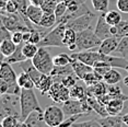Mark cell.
Wrapping results in <instances>:
<instances>
[{
	"mask_svg": "<svg viewBox=\"0 0 128 127\" xmlns=\"http://www.w3.org/2000/svg\"><path fill=\"white\" fill-rule=\"evenodd\" d=\"M20 100H21V118L20 120H25L28 115L34 111L44 112V110L40 108L38 101L36 99L35 92L33 89H22L21 94H20Z\"/></svg>",
	"mask_w": 128,
	"mask_h": 127,
	"instance_id": "6da1fadb",
	"label": "cell"
},
{
	"mask_svg": "<svg viewBox=\"0 0 128 127\" xmlns=\"http://www.w3.org/2000/svg\"><path fill=\"white\" fill-rule=\"evenodd\" d=\"M0 115H1L2 118L9 116V115L21 118V100H20V95L10 93L1 94Z\"/></svg>",
	"mask_w": 128,
	"mask_h": 127,
	"instance_id": "7a4b0ae2",
	"label": "cell"
},
{
	"mask_svg": "<svg viewBox=\"0 0 128 127\" xmlns=\"http://www.w3.org/2000/svg\"><path fill=\"white\" fill-rule=\"evenodd\" d=\"M102 43V40L95 34L94 30L88 28L77 33V42H76V50L79 52L91 50L98 48Z\"/></svg>",
	"mask_w": 128,
	"mask_h": 127,
	"instance_id": "3957f363",
	"label": "cell"
},
{
	"mask_svg": "<svg viewBox=\"0 0 128 127\" xmlns=\"http://www.w3.org/2000/svg\"><path fill=\"white\" fill-rule=\"evenodd\" d=\"M67 25L65 23H59L52 31H49L42 38L37 46L38 47H64V35H65Z\"/></svg>",
	"mask_w": 128,
	"mask_h": 127,
	"instance_id": "277c9868",
	"label": "cell"
},
{
	"mask_svg": "<svg viewBox=\"0 0 128 127\" xmlns=\"http://www.w3.org/2000/svg\"><path fill=\"white\" fill-rule=\"evenodd\" d=\"M62 110L65 112V115L67 117L74 116V115H88L93 111L88 102V98L84 100H76V99H69L62 103Z\"/></svg>",
	"mask_w": 128,
	"mask_h": 127,
	"instance_id": "5b68a950",
	"label": "cell"
},
{
	"mask_svg": "<svg viewBox=\"0 0 128 127\" xmlns=\"http://www.w3.org/2000/svg\"><path fill=\"white\" fill-rule=\"evenodd\" d=\"M32 62H33L34 66L44 74H50L55 67L54 58H52L50 54L45 50V47L38 48V52L33 57Z\"/></svg>",
	"mask_w": 128,
	"mask_h": 127,
	"instance_id": "8992f818",
	"label": "cell"
},
{
	"mask_svg": "<svg viewBox=\"0 0 128 127\" xmlns=\"http://www.w3.org/2000/svg\"><path fill=\"white\" fill-rule=\"evenodd\" d=\"M1 23L4 25L8 30L11 32L16 31H21V32H26L30 31V28H28L26 23H25L23 16L18 13H1Z\"/></svg>",
	"mask_w": 128,
	"mask_h": 127,
	"instance_id": "52a82bcc",
	"label": "cell"
},
{
	"mask_svg": "<svg viewBox=\"0 0 128 127\" xmlns=\"http://www.w3.org/2000/svg\"><path fill=\"white\" fill-rule=\"evenodd\" d=\"M43 117H44V120L48 127H56L66 120V115L62 108H59L57 105L47 106L44 110Z\"/></svg>",
	"mask_w": 128,
	"mask_h": 127,
	"instance_id": "ba28073f",
	"label": "cell"
},
{
	"mask_svg": "<svg viewBox=\"0 0 128 127\" xmlns=\"http://www.w3.org/2000/svg\"><path fill=\"white\" fill-rule=\"evenodd\" d=\"M47 95L55 103H62V104L70 99V89L67 88L62 82H54Z\"/></svg>",
	"mask_w": 128,
	"mask_h": 127,
	"instance_id": "9c48e42d",
	"label": "cell"
},
{
	"mask_svg": "<svg viewBox=\"0 0 128 127\" xmlns=\"http://www.w3.org/2000/svg\"><path fill=\"white\" fill-rule=\"evenodd\" d=\"M94 19H98L94 13L83 14V16H78V18L74 19L72 21L68 22L66 25H67V28H70L78 33V32L91 28L92 22H93Z\"/></svg>",
	"mask_w": 128,
	"mask_h": 127,
	"instance_id": "30bf717a",
	"label": "cell"
},
{
	"mask_svg": "<svg viewBox=\"0 0 128 127\" xmlns=\"http://www.w3.org/2000/svg\"><path fill=\"white\" fill-rule=\"evenodd\" d=\"M105 62L107 66L112 68H119V69H124L128 72V60L126 59V57H116V56H110V55H105V54H101L98 50V59L96 62Z\"/></svg>",
	"mask_w": 128,
	"mask_h": 127,
	"instance_id": "8fae6325",
	"label": "cell"
},
{
	"mask_svg": "<svg viewBox=\"0 0 128 127\" xmlns=\"http://www.w3.org/2000/svg\"><path fill=\"white\" fill-rule=\"evenodd\" d=\"M94 32L95 34L100 37V38L103 41V40H106L108 37L113 36L112 33V25H110L108 23L106 22L105 16H104V13H101L100 16H98L96 19V25L94 28Z\"/></svg>",
	"mask_w": 128,
	"mask_h": 127,
	"instance_id": "7c38bea8",
	"label": "cell"
},
{
	"mask_svg": "<svg viewBox=\"0 0 128 127\" xmlns=\"http://www.w3.org/2000/svg\"><path fill=\"white\" fill-rule=\"evenodd\" d=\"M0 79L7 82L9 86L18 83V77L16 74V71L13 70L11 64L4 60H2L1 66H0Z\"/></svg>",
	"mask_w": 128,
	"mask_h": 127,
	"instance_id": "4fadbf2b",
	"label": "cell"
},
{
	"mask_svg": "<svg viewBox=\"0 0 128 127\" xmlns=\"http://www.w3.org/2000/svg\"><path fill=\"white\" fill-rule=\"evenodd\" d=\"M19 67L21 68L24 72H26L28 76L31 77V79L34 81L35 86L40 82V80L42 79L43 74H44L40 72V71L35 67V66H34L32 59H26V60H24V62H20L19 64Z\"/></svg>",
	"mask_w": 128,
	"mask_h": 127,
	"instance_id": "5bb4252c",
	"label": "cell"
},
{
	"mask_svg": "<svg viewBox=\"0 0 128 127\" xmlns=\"http://www.w3.org/2000/svg\"><path fill=\"white\" fill-rule=\"evenodd\" d=\"M119 40L118 37L116 36H110L106 40H103L98 47V52L101 54H105V55H110L112 53L116 52V48L118 46V43H119Z\"/></svg>",
	"mask_w": 128,
	"mask_h": 127,
	"instance_id": "9a60e30c",
	"label": "cell"
},
{
	"mask_svg": "<svg viewBox=\"0 0 128 127\" xmlns=\"http://www.w3.org/2000/svg\"><path fill=\"white\" fill-rule=\"evenodd\" d=\"M71 66H72V69H74L76 76L79 78L80 80H82L89 72H92V71L94 70L93 67H91V66L86 65V64L80 62V60H78L76 58H72Z\"/></svg>",
	"mask_w": 128,
	"mask_h": 127,
	"instance_id": "2e32d148",
	"label": "cell"
},
{
	"mask_svg": "<svg viewBox=\"0 0 128 127\" xmlns=\"http://www.w3.org/2000/svg\"><path fill=\"white\" fill-rule=\"evenodd\" d=\"M43 14H44V11H43V9L40 7L30 4L28 7L26 11H25L24 16H26L32 23H34V24H36V25H40V20L43 18Z\"/></svg>",
	"mask_w": 128,
	"mask_h": 127,
	"instance_id": "e0dca14e",
	"label": "cell"
},
{
	"mask_svg": "<svg viewBox=\"0 0 128 127\" xmlns=\"http://www.w3.org/2000/svg\"><path fill=\"white\" fill-rule=\"evenodd\" d=\"M44 112L34 111L28 115V118L25 120V123L28 124V127H48L47 124L45 123L44 117H43Z\"/></svg>",
	"mask_w": 128,
	"mask_h": 127,
	"instance_id": "ac0fdd59",
	"label": "cell"
},
{
	"mask_svg": "<svg viewBox=\"0 0 128 127\" xmlns=\"http://www.w3.org/2000/svg\"><path fill=\"white\" fill-rule=\"evenodd\" d=\"M103 127H124L123 122V115H108L106 117L98 118Z\"/></svg>",
	"mask_w": 128,
	"mask_h": 127,
	"instance_id": "d6986e66",
	"label": "cell"
},
{
	"mask_svg": "<svg viewBox=\"0 0 128 127\" xmlns=\"http://www.w3.org/2000/svg\"><path fill=\"white\" fill-rule=\"evenodd\" d=\"M23 45H24V42L16 45V50H14V53L9 57H6L4 59V62L13 65V64H20V62H24V60H26L28 58L24 56V54H23Z\"/></svg>",
	"mask_w": 128,
	"mask_h": 127,
	"instance_id": "ffe728a7",
	"label": "cell"
},
{
	"mask_svg": "<svg viewBox=\"0 0 128 127\" xmlns=\"http://www.w3.org/2000/svg\"><path fill=\"white\" fill-rule=\"evenodd\" d=\"M107 83L104 82V81H100L98 83L93 86H88V95H92V96H95V98H100L102 95L106 94L107 93V90H108V86H106Z\"/></svg>",
	"mask_w": 128,
	"mask_h": 127,
	"instance_id": "44dd1931",
	"label": "cell"
},
{
	"mask_svg": "<svg viewBox=\"0 0 128 127\" xmlns=\"http://www.w3.org/2000/svg\"><path fill=\"white\" fill-rule=\"evenodd\" d=\"M124 78L120 74L119 71L116 70V68H110L107 72L104 74L103 77V81L106 82L108 86H115L118 82H120Z\"/></svg>",
	"mask_w": 128,
	"mask_h": 127,
	"instance_id": "7402d4cb",
	"label": "cell"
},
{
	"mask_svg": "<svg viewBox=\"0 0 128 127\" xmlns=\"http://www.w3.org/2000/svg\"><path fill=\"white\" fill-rule=\"evenodd\" d=\"M124 108L123 99H112L106 104V110L108 115H119Z\"/></svg>",
	"mask_w": 128,
	"mask_h": 127,
	"instance_id": "603a6c76",
	"label": "cell"
},
{
	"mask_svg": "<svg viewBox=\"0 0 128 127\" xmlns=\"http://www.w3.org/2000/svg\"><path fill=\"white\" fill-rule=\"evenodd\" d=\"M76 42H77V32L70 28H67L65 35H64V45L70 50H74Z\"/></svg>",
	"mask_w": 128,
	"mask_h": 127,
	"instance_id": "cb8c5ba5",
	"label": "cell"
},
{
	"mask_svg": "<svg viewBox=\"0 0 128 127\" xmlns=\"http://www.w3.org/2000/svg\"><path fill=\"white\" fill-rule=\"evenodd\" d=\"M53 84H54V78L50 74H43L42 79L35 86V88L37 90H40L42 94H44V93H48V91L50 90Z\"/></svg>",
	"mask_w": 128,
	"mask_h": 127,
	"instance_id": "d4e9b609",
	"label": "cell"
},
{
	"mask_svg": "<svg viewBox=\"0 0 128 127\" xmlns=\"http://www.w3.org/2000/svg\"><path fill=\"white\" fill-rule=\"evenodd\" d=\"M57 24V16L55 12H44L43 18L40 20V26L45 28H50L53 26H56Z\"/></svg>",
	"mask_w": 128,
	"mask_h": 127,
	"instance_id": "484cf974",
	"label": "cell"
},
{
	"mask_svg": "<svg viewBox=\"0 0 128 127\" xmlns=\"http://www.w3.org/2000/svg\"><path fill=\"white\" fill-rule=\"evenodd\" d=\"M70 98L76 100H84L88 98V90H86L83 86L77 83L72 88H70Z\"/></svg>",
	"mask_w": 128,
	"mask_h": 127,
	"instance_id": "4316f807",
	"label": "cell"
},
{
	"mask_svg": "<svg viewBox=\"0 0 128 127\" xmlns=\"http://www.w3.org/2000/svg\"><path fill=\"white\" fill-rule=\"evenodd\" d=\"M16 50V44L12 40H4L0 44V52H1L2 56L4 57L11 56Z\"/></svg>",
	"mask_w": 128,
	"mask_h": 127,
	"instance_id": "83f0119b",
	"label": "cell"
},
{
	"mask_svg": "<svg viewBox=\"0 0 128 127\" xmlns=\"http://www.w3.org/2000/svg\"><path fill=\"white\" fill-rule=\"evenodd\" d=\"M104 16H105L106 22L108 23L110 25H112V26H116L119 22L123 21L120 11H117V10H110V11H107L106 13H104Z\"/></svg>",
	"mask_w": 128,
	"mask_h": 127,
	"instance_id": "f1b7e54d",
	"label": "cell"
},
{
	"mask_svg": "<svg viewBox=\"0 0 128 127\" xmlns=\"http://www.w3.org/2000/svg\"><path fill=\"white\" fill-rule=\"evenodd\" d=\"M18 84L21 86L22 89H34L35 83L31 79V77L28 76L26 72H23L18 76Z\"/></svg>",
	"mask_w": 128,
	"mask_h": 127,
	"instance_id": "f546056e",
	"label": "cell"
},
{
	"mask_svg": "<svg viewBox=\"0 0 128 127\" xmlns=\"http://www.w3.org/2000/svg\"><path fill=\"white\" fill-rule=\"evenodd\" d=\"M38 46L36 44H33V43H28L24 42V45H23V54L28 59H33V57L36 55V53L38 52Z\"/></svg>",
	"mask_w": 128,
	"mask_h": 127,
	"instance_id": "4dcf8cb0",
	"label": "cell"
},
{
	"mask_svg": "<svg viewBox=\"0 0 128 127\" xmlns=\"http://www.w3.org/2000/svg\"><path fill=\"white\" fill-rule=\"evenodd\" d=\"M72 60L71 55H67L65 53L62 54H58L57 56L54 57V65L55 66H67V65H70Z\"/></svg>",
	"mask_w": 128,
	"mask_h": 127,
	"instance_id": "1f68e13d",
	"label": "cell"
},
{
	"mask_svg": "<svg viewBox=\"0 0 128 127\" xmlns=\"http://www.w3.org/2000/svg\"><path fill=\"white\" fill-rule=\"evenodd\" d=\"M92 6L96 12L106 13L108 9V0H91Z\"/></svg>",
	"mask_w": 128,
	"mask_h": 127,
	"instance_id": "d6a6232c",
	"label": "cell"
},
{
	"mask_svg": "<svg viewBox=\"0 0 128 127\" xmlns=\"http://www.w3.org/2000/svg\"><path fill=\"white\" fill-rule=\"evenodd\" d=\"M115 53L123 55V57H126L128 55V35L123 36L119 40L118 46H117V48H116Z\"/></svg>",
	"mask_w": 128,
	"mask_h": 127,
	"instance_id": "836d02e7",
	"label": "cell"
},
{
	"mask_svg": "<svg viewBox=\"0 0 128 127\" xmlns=\"http://www.w3.org/2000/svg\"><path fill=\"white\" fill-rule=\"evenodd\" d=\"M116 30H117L116 37H118V38L128 35V20H123L122 22H119L116 25Z\"/></svg>",
	"mask_w": 128,
	"mask_h": 127,
	"instance_id": "e575fe53",
	"label": "cell"
},
{
	"mask_svg": "<svg viewBox=\"0 0 128 127\" xmlns=\"http://www.w3.org/2000/svg\"><path fill=\"white\" fill-rule=\"evenodd\" d=\"M20 118L9 115V116H6L2 118L1 120V127H16V124L19 123Z\"/></svg>",
	"mask_w": 128,
	"mask_h": 127,
	"instance_id": "d590c367",
	"label": "cell"
},
{
	"mask_svg": "<svg viewBox=\"0 0 128 127\" xmlns=\"http://www.w3.org/2000/svg\"><path fill=\"white\" fill-rule=\"evenodd\" d=\"M72 126L74 127H103V125L98 120H90L84 122H76Z\"/></svg>",
	"mask_w": 128,
	"mask_h": 127,
	"instance_id": "8d00e7d4",
	"label": "cell"
},
{
	"mask_svg": "<svg viewBox=\"0 0 128 127\" xmlns=\"http://www.w3.org/2000/svg\"><path fill=\"white\" fill-rule=\"evenodd\" d=\"M67 9H68V7H67V1H62V2L57 4L56 10H55V14H56V16H57V21H59V20L65 16L67 12Z\"/></svg>",
	"mask_w": 128,
	"mask_h": 127,
	"instance_id": "74e56055",
	"label": "cell"
},
{
	"mask_svg": "<svg viewBox=\"0 0 128 127\" xmlns=\"http://www.w3.org/2000/svg\"><path fill=\"white\" fill-rule=\"evenodd\" d=\"M57 7V2L55 0H44L43 4H40V8L44 12H55Z\"/></svg>",
	"mask_w": 128,
	"mask_h": 127,
	"instance_id": "f35d334b",
	"label": "cell"
},
{
	"mask_svg": "<svg viewBox=\"0 0 128 127\" xmlns=\"http://www.w3.org/2000/svg\"><path fill=\"white\" fill-rule=\"evenodd\" d=\"M19 12V8L12 0H9L8 4H6L4 9L1 10V13H18Z\"/></svg>",
	"mask_w": 128,
	"mask_h": 127,
	"instance_id": "ab89813d",
	"label": "cell"
},
{
	"mask_svg": "<svg viewBox=\"0 0 128 127\" xmlns=\"http://www.w3.org/2000/svg\"><path fill=\"white\" fill-rule=\"evenodd\" d=\"M83 116V114H80V115H74V116H70V117H67L64 122L60 124V125H58L56 127H71L74 124L77 122V120L79 117Z\"/></svg>",
	"mask_w": 128,
	"mask_h": 127,
	"instance_id": "60d3db41",
	"label": "cell"
},
{
	"mask_svg": "<svg viewBox=\"0 0 128 127\" xmlns=\"http://www.w3.org/2000/svg\"><path fill=\"white\" fill-rule=\"evenodd\" d=\"M12 1L16 4V6H18L19 8V13L22 14V16H24L25 14V11H26L28 7L30 4H28V0H12Z\"/></svg>",
	"mask_w": 128,
	"mask_h": 127,
	"instance_id": "b9f144b4",
	"label": "cell"
},
{
	"mask_svg": "<svg viewBox=\"0 0 128 127\" xmlns=\"http://www.w3.org/2000/svg\"><path fill=\"white\" fill-rule=\"evenodd\" d=\"M11 38H12V33H11V31L8 30L1 23V26H0V40H1V42L4 41V40H11Z\"/></svg>",
	"mask_w": 128,
	"mask_h": 127,
	"instance_id": "7bdbcfd3",
	"label": "cell"
},
{
	"mask_svg": "<svg viewBox=\"0 0 128 127\" xmlns=\"http://www.w3.org/2000/svg\"><path fill=\"white\" fill-rule=\"evenodd\" d=\"M117 9L123 13H128V0H117Z\"/></svg>",
	"mask_w": 128,
	"mask_h": 127,
	"instance_id": "ee69618b",
	"label": "cell"
},
{
	"mask_svg": "<svg viewBox=\"0 0 128 127\" xmlns=\"http://www.w3.org/2000/svg\"><path fill=\"white\" fill-rule=\"evenodd\" d=\"M11 40H12L16 45L20 44V43H22L23 42V32H21V31L12 32V38Z\"/></svg>",
	"mask_w": 128,
	"mask_h": 127,
	"instance_id": "f6af8a7d",
	"label": "cell"
},
{
	"mask_svg": "<svg viewBox=\"0 0 128 127\" xmlns=\"http://www.w3.org/2000/svg\"><path fill=\"white\" fill-rule=\"evenodd\" d=\"M8 90H9V84L6 81H4V80L0 79V93L6 94L8 93Z\"/></svg>",
	"mask_w": 128,
	"mask_h": 127,
	"instance_id": "bcb514c9",
	"label": "cell"
},
{
	"mask_svg": "<svg viewBox=\"0 0 128 127\" xmlns=\"http://www.w3.org/2000/svg\"><path fill=\"white\" fill-rule=\"evenodd\" d=\"M28 1H30L31 4L38 6V7H40V4H43V1H44V0H28Z\"/></svg>",
	"mask_w": 128,
	"mask_h": 127,
	"instance_id": "7dc6e473",
	"label": "cell"
},
{
	"mask_svg": "<svg viewBox=\"0 0 128 127\" xmlns=\"http://www.w3.org/2000/svg\"><path fill=\"white\" fill-rule=\"evenodd\" d=\"M16 127H28V124L25 123V120H19V123L16 124Z\"/></svg>",
	"mask_w": 128,
	"mask_h": 127,
	"instance_id": "c3c4849f",
	"label": "cell"
},
{
	"mask_svg": "<svg viewBox=\"0 0 128 127\" xmlns=\"http://www.w3.org/2000/svg\"><path fill=\"white\" fill-rule=\"evenodd\" d=\"M8 1H9V0H0V7H1V10L4 9V7H6V4H8Z\"/></svg>",
	"mask_w": 128,
	"mask_h": 127,
	"instance_id": "681fc988",
	"label": "cell"
},
{
	"mask_svg": "<svg viewBox=\"0 0 128 127\" xmlns=\"http://www.w3.org/2000/svg\"><path fill=\"white\" fill-rule=\"evenodd\" d=\"M123 122H124L125 125L128 126V113L125 114V115H123Z\"/></svg>",
	"mask_w": 128,
	"mask_h": 127,
	"instance_id": "f907efd6",
	"label": "cell"
},
{
	"mask_svg": "<svg viewBox=\"0 0 128 127\" xmlns=\"http://www.w3.org/2000/svg\"><path fill=\"white\" fill-rule=\"evenodd\" d=\"M123 82H124V84H125V86H128V76L124 78V79H123Z\"/></svg>",
	"mask_w": 128,
	"mask_h": 127,
	"instance_id": "816d5d0a",
	"label": "cell"
},
{
	"mask_svg": "<svg viewBox=\"0 0 128 127\" xmlns=\"http://www.w3.org/2000/svg\"><path fill=\"white\" fill-rule=\"evenodd\" d=\"M55 1H56L57 4H59V2H62V1H68V0H55Z\"/></svg>",
	"mask_w": 128,
	"mask_h": 127,
	"instance_id": "f5cc1de1",
	"label": "cell"
},
{
	"mask_svg": "<svg viewBox=\"0 0 128 127\" xmlns=\"http://www.w3.org/2000/svg\"><path fill=\"white\" fill-rule=\"evenodd\" d=\"M124 127H128V126H127V125H125V124H124Z\"/></svg>",
	"mask_w": 128,
	"mask_h": 127,
	"instance_id": "db71d44e",
	"label": "cell"
},
{
	"mask_svg": "<svg viewBox=\"0 0 128 127\" xmlns=\"http://www.w3.org/2000/svg\"><path fill=\"white\" fill-rule=\"evenodd\" d=\"M71 127H74V126H71Z\"/></svg>",
	"mask_w": 128,
	"mask_h": 127,
	"instance_id": "11a10c76",
	"label": "cell"
},
{
	"mask_svg": "<svg viewBox=\"0 0 128 127\" xmlns=\"http://www.w3.org/2000/svg\"><path fill=\"white\" fill-rule=\"evenodd\" d=\"M115 1H117V0H115Z\"/></svg>",
	"mask_w": 128,
	"mask_h": 127,
	"instance_id": "9f6ffc18",
	"label": "cell"
}]
</instances>
